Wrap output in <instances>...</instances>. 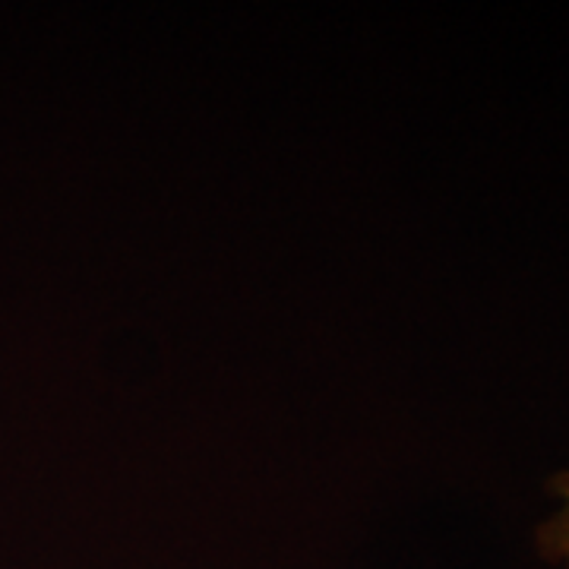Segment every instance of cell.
Returning <instances> with one entry per match:
<instances>
[{"mask_svg":"<svg viewBox=\"0 0 569 569\" xmlns=\"http://www.w3.org/2000/svg\"><path fill=\"white\" fill-rule=\"evenodd\" d=\"M550 488L560 497L563 507H560V512H553L535 535L538 538V553L553 567L569 569V468L550 481Z\"/></svg>","mask_w":569,"mask_h":569,"instance_id":"cell-1","label":"cell"}]
</instances>
